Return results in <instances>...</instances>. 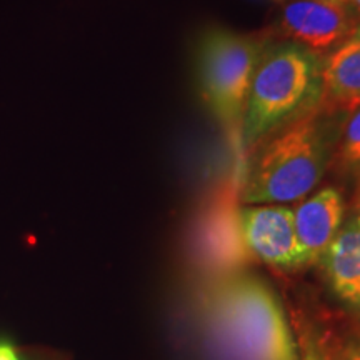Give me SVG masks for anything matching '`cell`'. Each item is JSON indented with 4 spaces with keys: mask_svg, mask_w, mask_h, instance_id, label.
<instances>
[{
    "mask_svg": "<svg viewBox=\"0 0 360 360\" xmlns=\"http://www.w3.org/2000/svg\"><path fill=\"white\" fill-rule=\"evenodd\" d=\"M323 101L330 112H350L360 107V25L322 60Z\"/></svg>",
    "mask_w": 360,
    "mask_h": 360,
    "instance_id": "obj_9",
    "label": "cell"
},
{
    "mask_svg": "<svg viewBox=\"0 0 360 360\" xmlns=\"http://www.w3.org/2000/svg\"><path fill=\"white\" fill-rule=\"evenodd\" d=\"M269 34H238L214 27L199 39L195 51L197 84L202 101L212 112L242 170V125L252 79Z\"/></svg>",
    "mask_w": 360,
    "mask_h": 360,
    "instance_id": "obj_4",
    "label": "cell"
},
{
    "mask_svg": "<svg viewBox=\"0 0 360 360\" xmlns=\"http://www.w3.org/2000/svg\"><path fill=\"white\" fill-rule=\"evenodd\" d=\"M334 160L344 172L360 177V107L347 114L342 124Z\"/></svg>",
    "mask_w": 360,
    "mask_h": 360,
    "instance_id": "obj_11",
    "label": "cell"
},
{
    "mask_svg": "<svg viewBox=\"0 0 360 360\" xmlns=\"http://www.w3.org/2000/svg\"><path fill=\"white\" fill-rule=\"evenodd\" d=\"M290 323L294 328L299 360H337L328 335L312 315L302 310H292Z\"/></svg>",
    "mask_w": 360,
    "mask_h": 360,
    "instance_id": "obj_10",
    "label": "cell"
},
{
    "mask_svg": "<svg viewBox=\"0 0 360 360\" xmlns=\"http://www.w3.org/2000/svg\"><path fill=\"white\" fill-rule=\"evenodd\" d=\"M342 2L349 7V11L352 12L355 20H357V24L360 25V0H342Z\"/></svg>",
    "mask_w": 360,
    "mask_h": 360,
    "instance_id": "obj_14",
    "label": "cell"
},
{
    "mask_svg": "<svg viewBox=\"0 0 360 360\" xmlns=\"http://www.w3.org/2000/svg\"><path fill=\"white\" fill-rule=\"evenodd\" d=\"M281 2H282V0H281Z\"/></svg>",
    "mask_w": 360,
    "mask_h": 360,
    "instance_id": "obj_15",
    "label": "cell"
},
{
    "mask_svg": "<svg viewBox=\"0 0 360 360\" xmlns=\"http://www.w3.org/2000/svg\"><path fill=\"white\" fill-rule=\"evenodd\" d=\"M238 229L255 257L278 270L300 269L294 214L283 204L244 205L238 210Z\"/></svg>",
    "mask_w": 360,
    "mask_h": 360,
    "instance_id": "obj_6",
    "label": "cell"
},
{
    "mask_svg": "<svg viewBox=\"0 0 360 360\" xmlns=\"http://www.w3.org/2000/svg\"><path fill=\"white\" fill-rule=\"evenodd\" d=\"M344 195L339 188L326 187L299 202L294 227L300 250V269L317 267L345 219Z\"/></svg>",
    "mask_w": 360,
    "mask_h": 360,
    "instance_id": "obj_8",
    "label": "cell"
},
{
    "mask_svg": "<svg viewBox=\"0 0 360 360\" xmlns=\"http://www.w3.org/2000/svg\"><path fill=\"white\" fill-rule=\"evenodd\" d=\"M204 321L231 360H299L294 328L281 299L254 274H229L210 285Z\"/></svg>",
    "mask_w": 360,
    "mask_h": 360,
    "instance_id": "obj_2",
    "label": "cell"
},
{
    "mask_svg": "<svg viewBox=\"0 0 360 360\" xmlns=\"http://www.w3.org/2000/svg\"><path fill=\"white\" fill-rule=\"evenodd\" d=\"M322 60L323 56L304 45L270 37L247 98L242 125L244 155L272 134L322 109Z\"/></svg>",
    "mask_w": 360,
    "mask_h": 360,
    "instance_id": "obj_3",
    "label": "cell"
},
{
    "mask_svg": "<svg viewBox=\"0 0 360 360\" xmlns=\"http://www.w3.org/2000/svg\"><path fill=\"white\" fill-rule=\"evenodd\" d=\"M357 25L352 12L342 0H282L269 35L326 56L347 39Z\"/></svg>",
    "mask_w": 360,
    "mask_h": 360,
    "instance_id": "obj_5",
    "label": "cell"
},
{
    "mask_svg": "<svg viewBox=\"0 0 360 360\" xmlns=\"http://www.w3.org/2000/svg\"><path fill=\"white\" fill-rule=\"evenodd\" d=\"M317 267L335 299L360 319V177L352 205Z\"/></svg>",
    "mask_w": 360,
    "mask_h": 360,
    "instance_id": "obj_7",
    "label": "cell"
},
{
    "mask_svg": "<svg viewBox=\"0 0 360 360\" xmlns=\"http://www.w3.org/2000/svg\"><path fill=\"white\" fill-rule=\"evenodd\" d=\"M0 360H22L15 347L7 342H0Z\"/></svg>",
    "mask_w": 360,
    "mask_h": 360,
    "instance_id": "obj_13",
    "label": "cell"
},
{
    "mask_svg": "<svg viewBox=\"0 0 360 360\" xmlns=\"http://www.w3.org/2000/svg\"><path fill=\"white\" fill-rule=\"evenodd\" d=\"M339 360H360V342H350L345 345Z\"/></svg>",
    "mask_w": 360,
    "mask_h": 360,
    "instance_id": "obj_12",
    "label": "cell"
},
{
    "mask_svg": "<svg viewBox=\"0 0 360 360\" xmlns=\"http://www.w3.org/2000/svg\"><path fill=\"white\" fill-rule=\"evenodd\" d=\"M345 117L344 112L322 107L260 142L240 175L242 204H289L305 199L334 160Z\"/></svg>",
    "mask_w": 360,
    "mask_h": 360,
    "instance_id": "obj_1",
    "label": "cell"
}]
</instances>
